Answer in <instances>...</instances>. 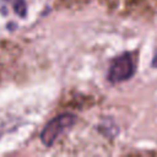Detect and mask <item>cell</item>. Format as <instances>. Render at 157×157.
Here are the masks:
<instances>
[{
  "label": "cell",
  "instance_id": "3",
  "mask_svg": "<svg viewBox=\"0 0 157 157\" xmlns=\"http://www.w3.org/2000/svg\"><path fill=\"white\" fill-rule=\"evenodd\" d=\"M13 10L20 17H25L27 15V5L25 0H13Z\"/></svg>",
  "mask_w": 157,
  "mask_h": 157
},
{
  "label": "cell",
  "instance_id": "2",
  "mask_svg": "<svg viewBox=\"0 0 157 157\" xmlns=\"http://www.w3.org/2000/svg\"><path fill=\"white\" fill-rule=\"evenodd\" d=\"M76 120V117L70 113L61 114L54 119H52L42 130L40 132V140L45 146L53 145L59 135L67 128H70Z\"/></svg>",
  "mask_w": 157,
  "mask_h": 157
},
{
  "label": "cell",
  "instance_id": "4",
  "mask_svg": "<svg viewBox=\"0 0 157 157\" xmlns=\"http://www.w3.org/2000/svg\"><path fill=\"white\" fill-rule=\"evenodd\" d=\"M151 65H152L153 67H157V49H156V52H155V55H153V59H152Z\"/></svg>",
  "mask_w": 157,
  "mask_h": 157
},
{
  "label": "cell",
  "instance_id": "1",
  "mask_svg": "<svg viewBox=\"0 0 157 157\" xmlns=\"http://www.w3.org/2000/svg\"><path fill=\"white\" fill-rule=\"evenodd\" d=\"M135 59L132 58L131 53H124L117 56L109 67L108 71V80L112 83H119L123 81L129 80L135 74Z\"/></svg>",
  "mask_w": 157,
  "mask_h": 157
}]
</instances>
